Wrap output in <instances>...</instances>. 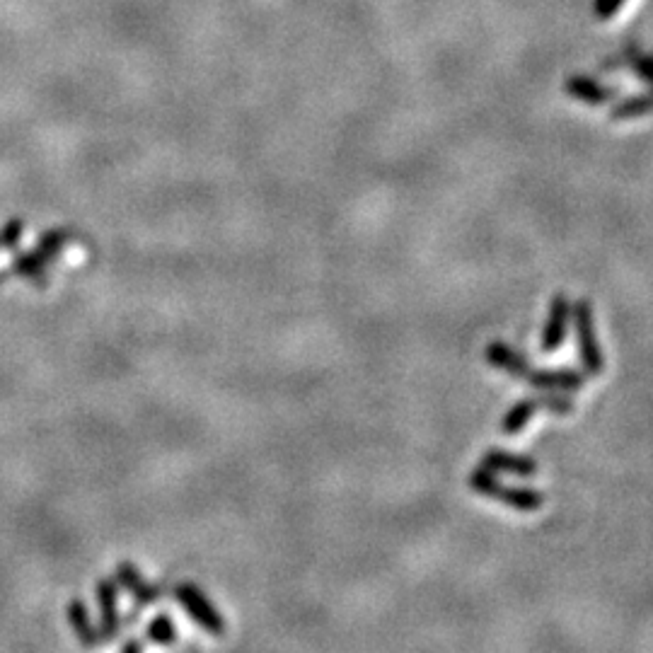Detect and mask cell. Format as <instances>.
Returning <instances> with one entry per match:
<instances>
[{"label":"cell","mask_w":653,"mask_h":653,"mask_svg":"<svg viewBox=\"0 0 653 653\" xmlns=\"http://www.w3.org/2000/svg\"><path fill=\"white\" fill-rule=\"evenodd\" d=\"M470 487L475 489L477 494L501 501V504L516 508V511H537V508H542V504H545V494H542V491L525 487H504V484L499 482V475L482 465L470 475Z\"/></svg>","instance_id":"obj_1"},{"label":"cell","mask_w":653,"mask_h":653,"mask_svg":"<svg viewBox=\"0 0 653 653\" xmlns=\"http://www.w3.org/2000/svg\"><path fill=\"white\" fill-rule=\"evenodd\" d=\"M571 315H574L576 339H579V354L583 368H586V375H600L605 368V358L603 351H600L598 334H595L593 305L588 303V300H576L574 308H571Z\"/></svg>","instance_id":"obj_2"},{"label":"cell","mask_w":653,"mask_h":653,"mask_svg":"<svg viewBox=\"0 0 653 653\" xmlns=\"http://www.w3.org/2000/svg\"><path fill=\"white\" fill-rule=\"evenodd\" d=\"M175 598L182 603V608H187L189 615L194 617V622L206 627L213 637H223L225 622L223 617L218 615V610L208 603L206 593H201L192 583H182V586L175 588Z\"/></svg>","instance_id":"obj_3"},{"label":"cell","mask_w":653,"mask_h":653,"mask_svg":"<svg viewBox=\"0 0 653 653\" xmlns=\"http://www.w3.org/2000/svg\"><path fill=\"white\" fill-rule=\"evenodd\" d=\"M571 315V303L564 293H557L550 303V317H547L545 329H542L540 349L545 354H554V351L562 349L566 339V322H569Z\"/></svg>","instance_id":"obj_4"},{"label":"cell","mask_w":653,"mask_h":653,"mask_svg":"<svg viewBox=\"0 0 653 653\" xmlns=\"http://www.w3.org/2000/svg\"><path fill=\"white\" fill-rule=\"evenodd\" d=\"M586 380V373L574 371V368H554V371H540L533 368L525 378V383L537 390H562V392H579Z\"/></svg>","instance_id":"obj_5"},{"label":"cell","mask_w":653,"mask_h":653,"mask_svg":"<svg viewBox=\"0 0 653 653\" xmlns=\"http://www.w3.org/2000/svg\"><path fill=\"white\" fill-rule=\"evenodd\" d=\"M482 467L496 472V475H499V472H511V475L516 477H533L537 475V470H540V465H537L533 458H528V455L508 453V450L501 448L489 450L482 458Z\"/></svg>","instance_id":"obj_6"},{"label":"cell","mask_w":653,"mask_h":653,"mask_svg":"<svg viewBox=\"0 0 653 653\" xmlns=\"http://www.w3.org/2000/svg\"><path fill=\"white\" fill-rule=\"evenodd\" d=\"M484 356H487V363L491 368H499V371L513 375V378L525 380V378H528V373L533 371V366L528 363V358L520 354V351L511 349V346L504 344V342L487 344V351H484Z\"/></svg>","instance_id":"obj_7"},{"label":"cell","mask_w":653,"mask_h":653,"mask_svg":"<svg viewBox=\"0 0 653 653\" xmlns=\"http://www.w3.org/2000/svg\"><path fill=\"white\" fill-rule=\"evenodd\" d=\"M97 600H100L102 612V632L100 639H114L119 632V615H117V583L100 581L97 583Z\"/></svg>","instance_id":"obj_8"},{"label":"cell","mask_w":653,"mask_h":653,"mask_svg":"<svg viewBox=\"0 0 653 653\" xmlns=\"http://www.w3.org/2000/svg\"><path fill=\"white\" fill-rule=\"evenodd\" d=\"M615 88H603L598 80L588 78V75H571L566 80V95L576 97V100L586 104H605L615 97Z\"/></svg>","instance_id":"obj_9"},{"label":"cell","mask_w":653,"mask_h":653,"mask_svg":"<svg viewBox=\"0 0 653 653\" xmlns=\"http://www.w3.org/2000/svg\"><path fill=\"white\" fill-rule=\"evenodd\" d=\"M537 409H542L540 397H525V400L513 404V407L506 412L504 421H501V431H504L506 436H516V433L523 431L525 424H528V421L537 414Z\"/></svg>","instance_id":"obj_10"},{"label":"cell","mask_w":653,"mask_h":653,"mask_svg":"<svg viewBox=\"0 0 653 653\" xmlns=\"http://www.w3.org/2000/svg\"><path fill=\"white\" fill-rule=\"evenodd\" d=\"M68 617H71V624H73L75 634H78L83 644L92 646V644H97V641H100V634H97L95 627H92L83 600H73V603L68 605Z\"/></svg>","instance_id":"obj_11"},{"label":"cell","mask_w":653,"mask_h":653,"mask_svg":"<svg viewBox=\"0 0 653 653\" xmlns=\"http://www.w3.org/2000/svg\"><path fill=\"white\" fill-rule=\"evenodd\" d=\"M646 114H653V92L641 97H632V100H624L612 109L610 117L615 121H624V119H637V117H646Z\"/></svg>","instance_id":"obj_12"},{"label":"cell","mask_w":653,"mask_h":653,"mask_svg":"<svg viewBox=\"0 0 653 653\" xmlns=\"http://www.w3.org/2000/svg\"><path fill=\"white\" fill-rule=\"evenodd\" d=\"M46 264H49V259L34 250L27 254H17V259L13 262V271L20 276H27V279H42Z\"/></svg>","instance_id":"obj_13"},{"label":"cell","mask_w":653,"mask_h":653,"mask_svg":"<svg viewBox=\"0 0 653 653\" xmlns=\"http://www.w3.org/2000/svg\"><path fill=\"white\" fill-rule=\"evenodd\" d=\"M624 61L634 68V73H637L641 80H646V83L653 88V56L651 54H641L637 46H629Z\"/></svg>","instance_id":"obj_14"},{"label":"cell","mask_w":653,"mask_h":653,"mask_svg":"<svg viewBox=\"0 0 653 653\" xmlns=\"http://www.w3.org/2000/svg\"><path fill=\"white\" fill-rule=\"evenodd\" d=\"M148 639L158 641V644H175L177 641V629L175 624L167 615L155 617L153 622L148 624Z\"/></svg>","instance_id":"obj_15"},{"label":"cell","mask_w":653,"mask_h":653,"mask_svg":"<svg viewBox=\"0 0 653 653\" xmlns=\"http://www.w3.org/2000/svg\"><path fill=\"white\" fill-rule=\"evenodd\" d=\"M540 404H542V409H547V412H552V414L564 416V414L574 412V402H571L569 397L557 395V390H542Z\"/></svg>","instance_id":"obj_16"},{"label":"cell","mask_w":653,"mask_h":653,"mask_svg":"<svg viewBox=\"0 0 653 653\" xmlns=\"http://www.w3.org/2000/svg\"><path fill=\"white\" fill-rule=\"evenodd\" d=\"M66 238H68V235L63 233V230H51V233L42 235V240H39V245H37V252L44 254V257L51 262V259L59 254V250L63 247V242H66Z\"/></svg>","instance_id":"obj_17"},{"label":"cell","mask_w":653,"mask_h":653,"mask_svg":"<svg viewBox=\"0 0 653 653\" xmlns=\"http://www.w3.org/2000/svg\"><path fill=\"white\" fill-rule=\"evenodd\" d=\"M136 595V610L138 608H143V605H150V603H155V600L160 598V595H163V588H158V586H148V583H138V586L134 588V591H131Z\"/></svg>","instance_id":"obj_18"},{"label":"cell","mask_w":653,"mask_h":653,"mask_svg":"<svg viewBox=\"0 0 653 653\" xmlns=\"http://www.w3.org/2000/svg\"><path fill=\"white\" fill-rule=\"evenodd\" d=\"M117 576H119V581H121V586L126 588V591H134V588L138 586V583H141V574H138V569L134 564H119V569H117Z\"/></svg>","instance_id":"obj_19"},{"label":"cell","mask_w":653,"mask_h":653,"mask_svg":"<svg viewBox=\"0 0 653 653\" xmlns=\"http://www.w3.org/2000/svg\"><path fill=\"white\" fill-rule=\"evenodd\" d=\"M22 235V221H10L5 225V230L0 233V240H3V250H10V247L17 245Z\"/></svg>","instance_id":"obj_20"},{"label":"cell","mask_w":653,"mask_h":653,"mask_svg":"<svg viewBox=\"0 0 653 653\" xmlns=\"http://www.w3.org/2000/svg\"><path fill=\"white\" fill-rule=\"evenodd\" d=\"M622 3L624 0H595L593 10H595V15H598V20H610Z\"/></svg>","instance_id":"obj_21"},{"label":"cell","mask_w":653,"mask_h":653,"mask_svg":"<svg viewBox=\"0 0 653 653\" xmlns=\"http://www.w3.org/2000/svg\"><path fill=\"white\" fill-rule=\"evenodd\" d=\"M121 649H124V651H141L143 644H141V641H126V644L121 646Z\"/></svg>","instance_id":"obj_22"},{"label":"cell","mask_w":653,"mask_h":653,"mask_svg":"<svg viewBox=\"0 0 653 653\" xmlns=\"http://www.w3.org/2000/svg\"><path fill=\"white\" fill-rule=\"evenodd\" d=\"M0 250H3V240H0Z\"/></svg>","instance_id":"obj_23"}]
</instances>
